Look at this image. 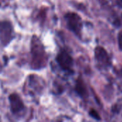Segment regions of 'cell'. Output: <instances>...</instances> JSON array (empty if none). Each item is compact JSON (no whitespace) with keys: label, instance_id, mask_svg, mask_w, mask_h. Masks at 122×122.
<instances>
[{"label":"cell","instance_id":"1","mask_svg":"<svg viewBox=\"0 0 122 122\" xmlns=\"http://www.w3.org/2000/svg\"><path fill=\"white\" fill-rule=\"evenodd\" d=\"M31 66L35 70L44 69L46 66L48 56L45 48L37 36L34 35L31 41Z\"/></svg>","mask_w":122,"mask_h":122},{"label":"cell","instance_id":"2","mask_svg":"<svg viewBox=\"0 0 122 122\" xmlns=\"http://www.w3.org/2000/svg\"><path fill=\"white\" fill-rule=\"evenodd\" d=\"M15 38L12 24L9 21H0V42L3 46H6Z\"/></svg>","mask_w":122,"mask_h":122},{"label":"cell","instance_id":"3","mask_svg":"<svg viewBox=\"0 0 122 122\" xmlns=\"http://www.w3.org/2000/svg\"><path fill=\"white\" fill-rule=\"evenodd\" d=\"M64 19L69 29L76 36H80L83 25L81 18L74 12H68L65 14Z\"/></svg>","mask_w":122,"mask_h":122},{"label":"cell","instance_id":"4","mask_svg":"<svg viewBox=\"0 0 122 122\" xmlns=\"http://www.w3.org/2000/svg\"><path fill=\"white\" fill-rule=\"evenodd\" d=\"M56 61L59 66V67L65 71L68 72H73V65H74V61L73 58L70 55V54L65 49L61 50L56 57Z\"/></svg>","mask_w":122,"mask_h":122},{"label":"cell","instance_id":"5","mask_svg":"<svg viewBox=\"0 0 122 122\" xmlns=\"http://www.w3.org/2000/svg\"><path fill=\"white\" fill-rule=\"evenodd\" d=\"M10 109L14 115L22 114L26 111V107L21 97L17 94H11L9 97Z\"/></svg>","mask_w":122,"mask_h":122},{"label":"cell","instance_id":"6","mask_svg":"<svg viewBox=\"0 0 122 122\" xmlns=\"http://www.w3.org/2000/svg\"><path fill=\"white\" fill-rule=\"evenodd\" d=\"M95 59L102 67L109 66L111 64L109 56L107 51L102 46H97L94 51Z\"/></svg>","mask_w":122,"mask_h":122},{"label":"cell","instance_id":"7","mask_svg":"<svg viewBox=\"0 0 122 122\" xmlns=\"http://www.w3.org/2000/svg\"><path fill=\"white\" fill-rule=\"evenodd\" d=\"M76 92L81 97H84V94H86V89L84 87V83L82 81H81L80 79H79L78 81H76Z\"/></svg>","mask_w":122,"mask_h":122},{"label":"cell","instance_id":"8","mask_svg":"<svg viewBox=\"0 0 122 122\" xmlns=\"http://www.w3.org/2000/svg\"><path fill=\"white\" fill-rule=\"evenodd\" d=\"M89 114H90L93 118H94V119H97V120H99V119H101V118H100V117H99V114H98L95 110L92 109V110H91V112H89Z\"/></svg>","mask_w":122,"mask_h":122},{"label":"cell","instance_id":"9","mask_svg":"<svg viewBox=\"0 0 122 122\" xmlns=\"http://www.w3.org/2000/svg\"><path fill=\"white\" fill-rule=\"evenodd\" d=\"M118 41H119V46L120 49H122V31L119 34Z\"/></svg>","mask_w":122,"mask_h":122}]
</instances>
